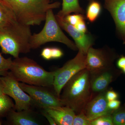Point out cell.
<instances>
[{"mask_svg":"<svg viewBox=\"0 0 125 125\" xmlns=\"http://www.w3.org/2000/svg\"><path fill=\"white\" fill-rule=\"evenodd\" d=\"M0 3L13 14L19 23L30 27L40 25L49 10L61 6L59 1L51 0H0Z\"/></svg>","mask_w":125,"mask_h":125,"instance_id":"6da1fadb","label":"cell"},{"mask_svg":"<svg viewBox=\"0 0 125 125\" xmlns=\"http://www.w3.org/2000/svg\"><path fill=\"white\" fill-rule=\"evenodd\" d=\"M90 79V73L86 69L71 78L63 87L60 96L62 105L76 112L83 111L91 97Z\"/></svg>","mask_w":125,"mask_h":125,"instance_id":"7a4b0ae2","label":"cell"},{"mask_svg":"<svg viewBox=\"0 0 125 125\" xmlns=\"http://www.w3.org/2000/svg\"><path fill=\"white\" fill-rule=\"evenodd\" d=\"M10 70L19 82L36 86L53 85L55 71H47L33 60L27 57L15 58Z\"/></svg>","mask_w":125,"mask_h":125,"instance_id":"3957f363","label":"cell"},{"mask_svg":"<svg viewBox=\"0 0 125 125\" xmlns=\"http://www.w3.org/2000/svg\"><path fill=\"white\" fill-rule=\"evenodd\" d=\"M31 35L30 26L22 24L0 29V47L2 52L15 58L19 57L21 53H28L31 50L29 42Z\"/></svg>","mask_w":125,"mask_h":125,"instance_id":"277c9868","label":"cell"},{"mask_svg":"<svg viewBox=\"0 0 125 125\" xmlns=\"http://www.w3.org/2000/svg\"><path fill=\"white\" fill-rule=\"evenodd\" d=\"M43 28L38 33L32 34L30 39L31 49H36L46 43L57 42L66 45L70 49L76 51V45L66 36L58 23L53 12L49 10L47 12Z\"/></svg>","mask_w":125,"mask_h":125,"instance_id":"5b68a950","label":"cell"},{"mask_svg":"<svg viewBox=\"0 0 125 125\" xmlns=\"http://www.w3.org/2000/svg\"><path fill=\"white\" fill-rule=\"evenodd\" d=\"M3 85V93L14 101V109L17 111L32 109L36 107L31 96L25 92L19 85V83L10 72L0 76Z\"/></svg>","mask_w":125,"mask_h":125,"instance_id":"8992f818","label":"cell"},{"mask_svg":"<svg viewBox=\"0 0 125 125\" xmlns=\"http://www.w3.org/2000/svg\"><path fill=\"white\" fill-rule=\"evenodd\" d=\"M86 55L79 51L73 59L55 71L53 85L54 92L60 98L63 87L70 79L82 70L86 69Z\"/></svg>","mask_w":125,"mask_h":125,"instance_id":"52a82bcc","label":"cell"},{"mask_svg":"<svg viewBox=\"0 0 125 125\" xmlns=\"http://www.w3.org/2000/svg\"><path fill=\"white\" fill-rule=\"evenodd\" d=\"M116 57L109 48L95 49L91 47L86 55V69L91 75L111 69Z\"/></svg>","mask_w":125,"mask_h":125,"instance_id":"ba28073f","label":"cell"},{"mask_svg":"<svg viewBox=\"0 0 125 125\" xmlns=\"http://www.w3.org/2000/svg\"><path fill=\"white\" fill-rule=\"evenodd\" d=\"M19 85L31 96L37 107L42 109L51 106H63L60 98L55 93L48 89L47 87L29 85L20 82Z\"/></svg>","mask_w":125,"mask_h":125,"instance_id":"9c48e42d","label":"cell"},{"mask_svg":"<svg viewBox=\"0 0 125 125\" xmlns=\"http://www.w3.org/2000/svg\"><path fill=\"white\" fill-rule=\"evenodd\" d=\"M55 16L61 28L67 32L73 39L79 51L86 55L88 49L93 45L94 37L90 34L79 31L74 26L67 22L64 18Z\"/></svg>","mask_w":125,"mask_h":125,"instance_id":"30bf717a","label":"cell"},{"mask_svg":"<svg viewBox=\"0 0 125 125\" xmlns=\"http://www.w3.org/2000/svg\"><path fill=\"white\" fill-rule=\"evenodd\" d=\"M104 7L113 19L118 37L125 42V0H105Z\"/></svg>","mask_w":125,"mask_h":125,"instance_id":"8fae6325","label":"cell"},{"mask_svg":"<svg viewBox=\"0 0 125 125\" xmlns=\"http://www.w3.org/2000/svg\"><path fill=\"white\" fill-rule=\"evenodd\" d=\"M106 91L101 92L97 96L90 100L85 105L83 111L89 120H93L99 117L112 114L113 111L108 106Z\"/></svg>","mask_w":125,"mask_h":125,"instance_id":"7c38bea8","label":"cell"},{"mask_svg":"<svg viewBox=\"0 0 125 125\" xmlns=\"http://www.w3.org/2000/svg\"><path fill=\"white\" fill-rule=\"evenodd\" d=\"M44 109L58 125H72L75 114L73 109L65 106H51Z\"/></svg>","mask_w":125,"mask_h":125,"instance_id":"4fadbf2b","label":"cell"},{"mask_svg":"<svg viewBox=\"0 0 125 125\" xmlns=\"http://www.w3.org/2000/svg\"><path fill=\"white\" fill-rule=\"evenodd\" d=\"M8 121L13 125H41L34 116L32 109L17 111L11 109L7 115Z\"/></svg>","mask_w":125,"mask_h":125,"instance_id":"5bb4252c","label":"cell"},{"mask_svg":"<svg viewBox=\"0 0 125 125\" xmlns=\"http://www.w3.org/2000/svg\"><path fill=\"white\" fill-rule=\"evenodd\" d=\"M90 76L92 90L94 92L100 93L106 90L114 77L111 68L90 75Z\"/></svg>","mask_w":125,"mask_h":125,"instance_id":"9a60e30c","label":"cell"},{"mask_svg":"<svg viewBox=\"0 0 125 125\" xmlns=\"http://www.w3.org/2000/svg\"><path fill=\"white\" fill-rule=\"evenodd\" d=\"M84 12L80 5L79 0H62V9L56 15L64 18L72 13L83 14Z\"/></svg>","mask_w":125,"mask_h":125,"instance_id":"2e32d148","label":"cell"},{"mask_svg":"<svg viewBox=\"0 0 125 125\" xmlns=\"http://www.w3.org/2000/svg\"><path fill=\"white\" fill-rule=\"evenodd\" d=\"M20 24L13 14L0 3V29L12 28Z\"/></svg>","mask_w":125,"mask_h":125,"instance_id":"e0dca14e","label":"cell"},{"mask_svg":"<svg viewBox=\"0 0 125 125\" xmlns=\"http://www.w3.org/2000/svg\"><path fill=\"white\" fill-rule=\"evenodd\" d=\"M102 6L97 1L94 0L89 2L86 10V17L90 22L93 23L97 19L100 15Z\"/></svg>","mask_w":125,"mask_h":125,"instance_id":"ac0fdd59","label":"cell"},{"mask_svg":"<svg viewBox=\"0 0 125 125\" xmlns=\"http://www.w3.org/2000/svg\"><path fill=\"white\" fill-rule=\"evenodd\" d=\"M14 105L8 95L4 94L0 96V117L7 115L10 111L14 108Z\"/></svg>","mask_w":125,"mask_h":125,"instance_id":"d6986e66","label":"cell"},{"mask_svg":"<svg viewBox=\"0 0 125 125\" xmlns=\"http://www.w3.org/2000/svg\"><path fill=\"white\" fill-rule=\"evenodd\" d=\"M113 125H124L125 123V107L114 110L112 114Z\"/></svg>","mask_w":125,"mask_h":125,"instance_id":"ffe728a7","label":"cell"},{"mask_svg":"<svg viewBox=\"0 0 125 125\" xmlns=\"http://www.w3.org/2000/svg\"><path fill=\"white\" fill-rule=\"evenodd\" d=\"M13 61L11 57L5 58L0 53V76L6 75L10 70Z\"/></svg>","mask_w":125,"mask_h":125,"instance_id":"44dd1931","label":"cell"},{"mask_svg":"<svg viewBox=\"0 0 125 125\" xmlns=\"http://www.w3.org/2000/svg\"><path fill=\"white\" fill-rule=\"evenodd\" d=\"M113 125L112 114L102 116L91 122V125Z\"/></svg>","mask_w":125,"mask_h":125,"instance_id":"7402d4cb","label":"cell"},{"mask_svg":"<svg viewBox=\"0 0 125 125\" xmlns=\"http://www.w3.org/2000/svg\"><path fill=\"white\" fill-rule=\"evenodd\" d=\"M91 121L89 120L83 111L78 115H75L73 120V125H91Z\"/></svg>","mask_w":125,"mask_h":125,"instance_id":"603a6c76","label":"cell"},{"mask_svg":"<svg viewBox=\"0 0 125 125\" xmlns=\"http://www.w3.org/2000/svg\"><path fill=\"white\" fill-rule=\"evenodd\" d=\"M64 19L67 22L74 26H75L80 21L84 19L83 14L79 13L74 15H69L66 16Z\"/></svg>","mask_w":125,"mask_h":125,"instance_id":"cb8c5ba5","label":"cell"},{"mask_svg":"<svg viewBox=\"0 0 125 125\" xmlns=\"http://www.w3.org/2000/svg\"><path fill=\"white\" fill-rule=\"evenodd\" d=\"M41 55L45 60H51L52 59L51 48L46 47L43 48L41 52Z\"/></svg>","mask_w":125,"mask_h":125,"instance_id":"d4e9b609","label":"cell"},{"mask_svg":"<svg viewBox=\"0 0 125 125\" xmlns=\"http://www.w3.org/2000/svg\"><path fill=\"white\" fill-rule=\"evenodd\" d=\"M52 59H58L63 56V53L61 49L56 47L51 48Z\"/></svg>","mask_w":125,"mask_h":125,"instance_id":"484cf974","label":"cell"},{"mask_svg":"<svg viewBox=\"0 0 125 125\" xmlns=\"http://www.w3.org/2000/svg\"><path fill=\"white\" fill-rule=\"evenodd\" d=\"M74 27L80 32L85 33L87 32V26L85 24L84 19L80 21Z\"/></svg>","mask_w":125,"mask_h":125,"instance_id":"4316f807","label":"cell"},{"mask_svg":"<svg viewBox=\"0 0 125 125\" xmlns=\"http://www.w3.org/2000/svg\"><path fill=\"white\" fill-rule=\"evenodd\" d=\"M121 102L120 101L116 100L108 101V106L109 109L114 111L118 109L120 107Z\"/></svg>","mask_w":125,"mask_h":125,"instance_id":"83f0119b","label":"cell"},{"mask_svg":"<svg viewBox=\"0 0 125 125\" xmlns=\"http://www.w3.org/2000/svg\"><path fill=\"white\" fill-rule=\"evenodd\" d=\"M106 97L108 101L116 100L118 97V94L113 90H109L106 93Z\"/></svg>","mask_w":125,"mask_h":125,"instance_id":"f1b7e54d","label":"cell"},{"mask_svg":"<svg viewBox=\"0 0 125 125\" xmlns=\"http://www.w3.org/2000/svg\"><path fill=\"white\" fill-rule=\"evenodd\" d=\"M41 113L46 118L50 125H56L53 118L44 109H42V111H41Z\"/></svg>","mask_w":125,"mask_h":125,"instance_id":"f546056e","label":"cell"},{"mask_svg":"<svg viewBox=\"0 0 125 125\" xmlns=\"http://www.w3.org/2000/svg\"><path fill=\"white\" fill-rule=\"evenodd\" d=\"M117 66L121 69L125 67V56H122L118 59L117 63Z\"/></svg>","mask_w":125,"mask_h":125,"instance_id":"4dcf8cb0","label":"cell"},{"mask_svg":"<svg viewBox=\"0 0 125 125\" xmlns=\"http://www.w3.org/2000/svg\"><path fill=\"white\" fill-rule=\"evenodd\" d=\"M4 94L3 84L1 79L0 76V96H2Z\"/></svg>","mask_w":125,"mask_h":125,"instance_id":"1f68e13d","label":"cell"},{"mask_svg":"<svg viewBox=\"0 0 125 125\" xmlns=\"http://www.w3.org/2000/svg\"><path fill=\"white\" fill-rule=\"evenodd\" d=\"M123 69V72H124V73H125V67H124V68H123V69Z\"/></svg>","mask_w":125,"mask_h":125,"instance_id":"d6a6232c","label":"cell"},{"mask_svg":"<svg viewBox=\"0 0 125 125\" xmlns=\"http://www.w3.org/2000/svg\"><path fill=\"white\" fill-rule=\"evenodd\" d=\"M89 2H90V1H92L94 0H88Z\"/></svg>","mask_w":125,"mask_h":125,"instance_id":"836d02e7","label":"cell"},{"mask_svg":"<svg viewBox=\"0 0 125 125\" xmlns=\"http://www.w3.org/2000/svg\"><path fill=\"white\" fill-rule=\"evenodd\" d=\"M1 125V122L0 121V125Z\"/></svg>","mask_w":125,"mask_h":125,"instance_id":"e575fe53","label":"cell"},{"mask_svg":"<svg viewBox=\"0 0 125 125\" xmlns=\"http://www.w3.org/2000/svg\"><path fill=\"white\" fill-rule=\"evenodd\" d=\"M51 0V1H52L53 0Z\"/></svg>","mask_w":125,"mask_h":125,"instance_id":"d590c367","label":"cell"},{"mask_svg":"<svg viewBox=\"0 0 125 125\" xmlns=\"http://www.w3.org/2000/svg\"></svg>","mask_w":125,"mask_h":125,"instance_id":"8d00e7d4","label":"cell"}]
</instances>
